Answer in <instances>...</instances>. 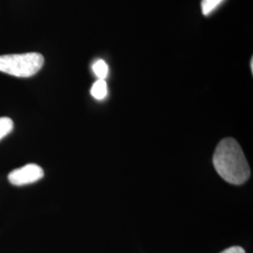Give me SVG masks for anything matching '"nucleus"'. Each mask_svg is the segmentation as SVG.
Returning a JSON list of instances; mask_svg holds the SVG:
<instances>
[{
    "mask_svg": "<svg viewBox=\"0 0 253 253\" xmlns=\"http://www.w3.org/2000/svg\"><path fill=\"white\" fill-rule=\"evenodd\" d=\"M224 0H202V11L204 15H209L213 12Z\"/></svg>",
    "mask_w": 253,
    "mask_h": 253,
    "instance_id": "423d86ee",
    "label": "nucleus"
},
{
    "mask_svg": "<svg viewBox=\"0 0 253 253\" xmlns=\"http://www.w3.org/2000/svg\"><path fill=\"white\" fill-rule=\"evenodd\" d=\"M43 175L44 172L41 166L30 163L9 172L8 178L14 186H25L42 179Z\"/></svg>",
    "mask_w": 253,
    "mask_h": 253,
    "instance_id": "7ed1b4c3",
    "label": "nucleus"
},
{
    "mask_svg": "<svg viewBox=\"0 0 253 253\" xmlns=\"http://www.w3.org/2000/svg\"><path fill=\"white\" fill-rule=\"evenodd\" d=\"M92 70H93V72L95 73V75L100 80H105V78L108 75V65L102 59H99V60H97L95 63L93 64Z\"/></svg>",
    "mask_w": 253,
    "mask_h": 253,
    "instance_id": "39448f33",
    "label": "nucleus"
},
{
    "mask_svg": "<svg viewBox=\"0 0 253 253\" xmlns=\"http://www.w3.org/2000/svg\"><path fill=\"white\" fill-rule=\"evenodd\" d=\"M217 173L233 185H242L251 176V168L241 146L234 138L221 140L213 156Z\"/></svg>",
    "mask_w": 253,
    "mask_h": 253,
    "instance_id": "f257e3e1",
    "label": "nucleus"
},
{
    "mask_svg": "<svg viewBox=\"0 0 253 253\" xmlns=\"http://www.w3.org/2000/svg\"><path fill=\"white\" fill-rule=\"evenodd\" d=\"M245 253L244 249H242L241 247L238 246H235V247H231L228 248L226 250H224L222 253Z\"/></svg>",
    "mask_w": 253,
    "mask_h": 253,
    "instance_id": "6e6552de",
    "label": "nucleus"
},
{
    "mask_svg": "<svg viewBox=\"0 0 253 253\" xmlns=\"http://www.w3.org/2000/svg\"><path fill=\"white\" fill-rule=\"evenodd\" d=\"M44 57L39 53L0 55V72L27 78L35 75L42 68Z\"/></svg>",
    "mask_w": 253,
    "mask_h": 253,
    "instance_id": "f03ea898",
    "label": "nucleus"
},
{
    "mask_svg": "<svg viewBox=\"0 0 253 253\" xmlns=\"http://www.w3.org/2000/svg\"><path fill=\"white\" fill-rule=\"evenodd\" d=\"M251 67H252V72H253V59L251 61Z\"/></svg>",
    "mask_w": 253,
    "mask_h": 253,
    "instance_id": "1a4fd4ad",
    "label": "nucleus"
},
{
    "mask_svg": "<svg viewBox=\"0 0 253 253\" xmlns=\"http://www.w3.org/2000/svg\"><path fill=\"white\" fill-rule=\"evenodd\" d=\"M91 95L93 98L96 100H101L106 98L108 95V86L107 83L105 80H100L95 82L94 84L92 85L90 90Z\"/></svg>",
    "mask_w": 253,
    "mask_h": 253,
    "instance_id": "20e7f679",
    "label": "nucleus"
},
{
    "mask_svg": "<svg viewBox=\"0 0 253 253\" xmlns=\"http://www.w3.org/2000/svg\"><path fill=\"white\" fill-rule=\"evenodd\" d=\"M13 129V122L9 118H0V140L9 134Z\"/></svg>",
    "mask_w": 253,
    "mask_h": 253,
    "instance_id": "0eeeda50",
    "label": "nucleus"
}]
</instances>
